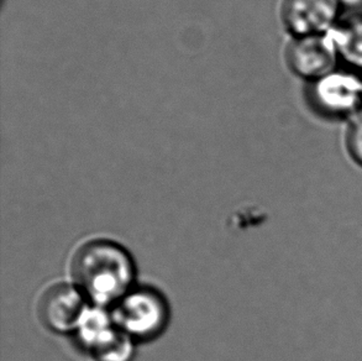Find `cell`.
Masks as SVG:
<instances>
[{
	"mask_svg": "<svg viewBox=\"0 0 362 361\" xmlns=\"http://www.w3.org/2000/svg\"><path fill=\"white\" fill-rule=\"evenodd\" d=\"M339 4L343 8L344 13L361 11L362 0H338Z\"/></svg>",
	"mask_w": 362,
	"mask_h": 361,
	"instance_id": "cell-9",
	"label": "cell"
},
{
	"mask_svg": "<svg viewBox=\"0 0 362 361\" xmlns=\"http://www.w3.org/2000/svg\"><path fill=\"white\" fill-rule=\"evenodd\" d=\"M304 99L315 117L327 122H349L362 113V74L339 66L305 84Z\"/></svg>",
	"mask_w": 362,
	"mask_h": 361,
	"instance_id": "cell-2",
	"label": "cell"
},
{
	"mask_svg": "<svg viewBox=\"0 0 362 361\" xmlns=\"http://www.w3.org/2000/svg\"><path fill=\"white\" fill-rule=\"evenodd\" d=\"M115 317L125 332L135 337H148L161 329L166 307L156 293L137 291L122 298Z\"/></svg>",
	"mask_w": 362,
	"mask_h": 361,
	"instance_id": "cell-5",
	"label": "cell"
},
{
	"mask_svg": "<svg viewBox=\"0 0 362 361\" xmlns=\"http://www.w3.org/2000/svg\"><path fill=\"white\" fill-rule=\"evenodd\" d=\"M72 275L82 292L98 303L113 302L127 292L132 265L127 253L108 241H93L78 250Z\"/></svg>",
	"mask_w": 362,
	"mask_h": 361,
	"instance_id": "cell-1",
	"label": "cell"
},
{
	"mask_svg": "<svg viewBox=\"0 0 362 361\" xmlns=\"http://www.w3.org/2000/svg\"><path fill=\"white\" fill-rule=\"evenodd\" d=\"M39 314L47 327L59 332L79 326L84 316L82 291L67 283L54 285L40 298Z\"/></svg>",
	"mask_w": 362,
	"mask_h": 361,
	"instance_id": "cell-6",
	"label": "cell"
},
{
	"mask_svg": "<svg viewBox=\"0 0 362 361\" xmlns=\"http://www.w3.org/2000/svg\"><path fill=\"white\" fill-rule=\"evenodd\" d=\"M281 20L292 38L329 34L344 10L338 0H282Z\"/></svg>",
	"mask_w": 362,
	"mask_h": 361,
	"instance_id": "cell-4",
	"label": "cell"
},
{
	"mask_svg": "<svg viewBox=\"0 0 362 361\" xmlns=\"http://www.w3.org/2000/svg\"><path fill=\"white\" fill-rule=\"evenodd\" d=\"M289 71L305 84L338 69V52L330 34L292 38L286 50Z\"/></svg>",
	"mask_w": 362,
	"mask_h": 361,
	"instance_id": "cell-3",
	"label": "cell"
},
{
	"mask_svg": "<svg viewBox=\"0 0 362 361\" xmlns=\"http://www.w3.org/2000/svg\"><path fill=\"white\" fill-rule=\"evenodd\" d=\"M344 144L348 156L362 168V113L348 122Z\"/></svg>",
	"mask_w": 362,
	"mask_h": 361,
	"instance_id": "cell-8",
	"label": "cell"
},
{
	"mask_svg": "<svg viewBox=\"0 0 362 361\" xmlns=\"http://www.w3.org/2000/svg\"><path fill=\"white\" fill-rule=\"evenodd\" d=\"M340 64L362 74V10L344 13L330 33Z\"/></svg>",
	"mask_w": 362,
	"mask_h": 361,
	"instance_id": "cell-7",
	"label": "cell"
}]
</instances>
